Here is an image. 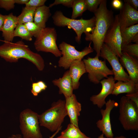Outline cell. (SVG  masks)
Masks as SVG:
<instances>
[{
    "mask_svg": "<svg viewBox=\"0 0 138 138\" xmlns=\"http://www.w3.org/2000/svg\"><path fill=\"white\" fill-rule=\"evenodd\" d=\"M94 14L95 26L91 33H85V39L93 43V49L96 53V55L99 57L105 37L113 22L114 16L113 11L108 9L106 0H101Z\"/></svg>",
    "mask_w": 138,
    "mask_h": 138,
    "instance_id": "cell-1",
    "label": "cell"
},
{
    "mask_svg": "<svg viewBox=\"0 0 138 138\" xmlns=\"http://www.w3.org/2000/svg\"><path fill=\"white\" fill-rule=\"evenodd\" d=\"M0 46V56L6 61L16 62L23 58L34 64L39 71H42L44 66V60L39 54L31 51L22 41L13 43L4 42Z\"/></svg>",
    "mask_w": 138,
    "mask_h": 138,
    "instance_id": "cell-2",
    "label": "cell"
},
{
    "mask_svg": "<svg viewBox=\"0 0 138 138\" xmlns=\"http://www.w3.org/2000/svg\"><path fill=\"white\" fill-rule=\"evenodd\" d=\"M67 115L65 101L59 99L54 102L50 108L39 114V123L40 125L45 127L50 131L55 132L62 128V123Z\"/></svg>",
    "mask_w": 138,
    "mask_h": 138,
    "instance_id": "cell-3",
    "label": "cell"
},
{
    "mask_svg": "<svg viewBox=\"0 0 138 138\" xmlns=\"http://www.w3.org/2000/svg\"><path fill=\"white\" fill-rule=\"evenodd\" d=\"M54 24L58 27L67 26L73 29L75 32L76 42L81 41L82 34L83 33L91 32L95 26V17L94 16L89 19L82 18L79 19H72L65 16L60 11H56L52 17Z\"/></svg>",
    "mask_w": 138,
    "mask_h": 138,
    "instance_id": "cell-4",
    "label": "cell"
},
{
    "mask_svg": "<svg viewBox=\"0 0 138 138\" xmlns=\"http://www.w3.org/2000/svg\"><path fill=\"white\" fill-rule=\"evenodd\" d=\"M119 119L127 131L138 130V107L126 96L121 98L119 104Z\"/></svg>",
    "mask_w": 138,
    "mask_h": 138,
    "instance_id": "cell-5",
    "label": "cell"
},
{
    "mask_svg": "<svg viewBox=\"0 0 138 138\" xmlns=\"http://www.w3.org/2000/svg\"><path fill=\"white\" fill-rule=\"evenodd\" d=\"M34 43L38 51L50 52L56 57L62 55L56 44L57 34L54 27H47L41 29Z\"/></svg>",
    "mask_w": 138,
    "mask_h": 138,
    "instance_id": "cell-6",
    "label": "cell"
},
{
    "mask_svg": "<svg viewBox=\"0 0 138 138\" xmlns=\"http://www.w3.org/2000/svg\"><path fill=\"white\" fill-rule=\"evenodd\" d=\"M39 114L29 109L19 115L20 128L24 138H43L39 126Z\"/></svg>",
    "mask_w": 138,
    "mask_h": 138,
    "instance_id": "cell-7",
    "label": "cell"
},
{
    "mask_svg": "<svg viewBox=\"0 0 138 138\" xmlns=\"http://www.w3.org/2000/svg\"><path fill=\"white\" fill-rule=\"evenodd\" d=\"M99 57L96 55L94 57H88L83 60L89 81L95 84L99 83L109 75H114L112 70L107 66L106 60H100Z\"/></svg>",
    "mask_w": 138,
    "mask_h": 138,
    "instance_id": "cell-8",
    "label": "cell"
},
{
    "mask_svg": "<svg viewBox=\"0 0 138 138\" xmlns=\"http://www.w3.org/2000/svg\"><path fill=\"white\" fill-rule=\"evenodd\" d=\"M91 42H90L89 46L86 47L82 51H78L75 46L65 42H62L59 47L62 55L58 61L59 66L65 70L68 69L73 61L82 60L85 56L93 52L94 50L91 46Z\"/></svg>",
    "mask_w": 138,
    "mask_h": 138,
    "instance_id": "cell-9",
    "label": "cell"
},
{
    "mask_svg": "<svg viewBox=\"0 0 138 138\" xmlns=\"http://www.w3.org/2000/svg\"><path fill=\"white\" fill-rule=\"evenodd\" d=\"M100 56L107 60L110 64L113 72V78L115 81L127 82L130 80L129 76L120 63L119 57L104 43L100 50Z\"/></svg>",
    "mask_w": 138,
    "mask_h": 138,
    "instance_id": "cell-10",
    "label": "cell"
},
{
    "mask_svg": "<svg viewBox=\"0 0 138 138\" xmlns=\"http://www.w3.org/2000/svg\"><path fill=\"white\" fill-rule=\"evenodd\" d=\"M104 43L107 45L119 58L122 55V38L118 15L114 16L113 22L105 37Z\"/></svg>",
    "mask_w": 138,
    "mask_h": 138,
    "instance_id": "cell-11",
    "label": "cell"
},
{
    "mask_svg": "<svg viewBox=\"0 0 138 138\" xmlns=\"http://www.w3.org/2000/svg\"><path fill=\"white\" fill-rule=\"evenodd\" d=\"M118 104L114 100L109 99L105 104V109L100 110L101 119L98 120L96 122L97 127L107 138H110L114 136L111 123L110 114L112 110L114 107H117Z\"/></svg>",
    "mask_w": 138,
    "mask_h": 138,
    "instance_id": "cell-12",
    "label": "cell"
},
{
    "mask_svg": "<svg viewBox=\"0 0 138 138\" xmlns=\"http://www.w3.org/2000/svg\"><path fill=\"white\" fill-rule=\"evenodd\" d=\"M120 30L133 25L138 24V11L124 3L118 15Z\"/></svg>",
    "mask_w": 138,
    "mask_h": 138,
    "instance_id": "cell-13",
    "label": "cell"
},
{
    "mask_svg": "<svg viewBox=\"0 0 138 138\" xmlns=\"http://www.w3.org/2000/svg\"><path fill=\"white\" fill-rule=\"evenodd\" d=\"M115 81L113 77L111 76L100 82L102 86L100 91L97 95H92L90 98V100L93 105H96L100 109L103 107L106 102V98L112 94Z\"/></svg>",
    "mask_w": 138,
    "mask_h": 138,
    "instance_id": "cell-14",
    "label": "cell"
},
{
    "mask_svg": "<svg viewBox=\"0 0 138 138\" xmlns=\"http://www.w3.org/2000/svg\"><path fill=\"white\" fill-rule=\"evenodd\" d=\"M119 59L121 64L127 71L130 79L138 84V60L137 59L122 52Z\"/></svg>",
    "mask_w": 138,
    "mask_h": 138,
    "instance_id": "cell-15",
    "label": "cell"
},
{
    "mask_svg": "<svg viewBox=\"0 0 138 138\" xmlns=\"http://www.w3.org/2000/svg\"><path fill=\"white\" fill-rule=\"evenodd\" d=\"M65 99V106L71 123L78 127V117L82 110L81 104L78 101L76 95L74 94Z\"/></svg>",
    "mask_w": 138,
    "mask_h": 138,
    "instance_id": "cell-16",
    "label": "cell"
},
{
    "mask_svg": "<svg viewBox=\"0 0 138 138\" xmlns=\"http://www.w3.org/2000/svg\"><path fill=\"white\" fill-rule=\"evenodd\" d=\"M17 17L11 13L5 15L4 24L1 31L4 42H10L13 40L15 30L18 24Z\"/></svg>",
    "mask_w": 138,
    "mask_h": 138,
    "instance_id": "cell-17",
    "label": "cell"
},
{
    "mask_svg": "<svg viewBox=\"0 0 138 138\" xmlns=\"http://www.w3.org/2000/svg\"><path fill=\"white\" fill-rule=\"evenodd\" d=\"M52 82L59 89V94H63L65 98L73 94L72 82L69 70L66 71L62 77L53 80Z\"/></svg>",
    "mask_w": 138,
    "mask_h": 138,
    "instance_id": "cell-18",
    "label": "cell"
},
{
    "mask_svg": "<svg viewBox=\"0 0 138 138\" xmlns=\"http://www.w3.org/2000/svg\"><path fill=\"white\" fill-rule=\"evenodd\" d=\"M69 68L73 90L77 89L80 85V78L86 73L84 63L82 60H76L72 63Z\"/></svg>",
    "mask_w": 138,
    "mask_h": 138,
    "instance_id": "cell-19",
    "label": "cell"
},
{
    "mask_svg": "<svg viewBox=\"0 0 138 138\" xmlns=\"http://www.w3.org/2000/svg\"><path fill=\"white\" fill-rule=\"evenodd\" d=\"M138 91V84L130 80L127 82L118 81L115 83L112 94L117 96L122 93L129 94Z\"/></svg>",
    "mask_w": 138,
    "mask_h": 138,
    "instance_id": "cell-20",
    "label": "cell"
},
{
    "mask_svg": "<svg viewBox=\"0 0 138 138\" xmlns=\"http://www.w3.org/2000/svg\"><path fill=\"white\" fill-rule=\"evenodd\" d=\"M50 8L46 5L37 7L34 12L33 21L41 29L46 27V23L51 15Z\"/></svg>",
    "mask_w": 138,
    "mask_h": 138,
    "instance_id": "cell-21",
    "label": "cell"
},
{
    "mask_svg": "<svg viewBox=\"0 0 138 138\" xmlns=\"http://www.w3.org/2000/svg\"><path fill=\"white\" fill-rule=\"evenodd\" d=\"M55 138H91L87 136L79 128L69 123L67 128L62 131L60 135Z\"/></svg>",
    "mask_w": 138,
    "mask_h": 138,
    "instance_id": "cell-22",
    "label": "cell"
},
{
    "mask_svg": "<svg viewBox=\"0 0 138 138\" xmlns=\"http://www.w3.org/2000/svg\"><path fill=\"white\" fill-rule=\"evenodd\" d=\"M121 50L126 45L131 43L134 36L138 33V24L133 25L121 30Z\"/></svg>",
    "mask_w": 138,
    "mask_h": 138,
    "instance_id": "cell-23",
    "label": "cell"
},
{
    "mask_svg": "<svg viewBox=\"0 0 138 138\" xmlns=\"http://www.w3.org/2000/svg\"><path fill=\"white\" fill-rule=\"evenodd\" d=\"M36 8L26 6L24 7L20 14L17 17L18 24H25L33 22L34 13Z\"/></svg>",
    "mask_w": 138,
    "mask_h": 138,
    "instance_id": "cell-24",
    "label": "cell"
},
{
    "mask_svg": "<svg viewBox=\"0 0 138 138\" xmlns=\"http://www.w3.org/2000/svg\"><path fill=\"white\" fill-rule=\"evenodd\" d=\"M72 7V13L71 18L75 19L81 16L87 10L85 0H74Z\"/></svg>",
    "mask_w": 138,
    "mask_h": 138,
    "instance_id": "cell-25",
    "label": "cell"
},
{
    "mask_svg": "<svg viewBox=\"0 0 138 138\" xmlns=\"http://www.w3.org/2000/svg\"><path fill=\"white\" fill-rule=\"evenodd\" d=\"M14 37H19L28 41L32 40L33 36L27 29L24 24H18L14 32Z\"/></svg>",
    "mask_w": 138,
    "mask_h": 138,
    "instance_id": "cell-26",
    "label": "cell"
},
{
    "mask_svg": "<svg viewBox=\"0 0 138 138\" xmlns=\"http://www.w3.org/2000/svg\"><path fill=\"white\" fill-rule=\"evenodd\" d=\"M121 51L130 56L138 58V44L131 43L125 46Z\"/></svg>",
    "mask_w": 138,
    "mask_h": 138,
    "instance_id": "cell-27",
    "label": "cell"
},
{
    "mask_svg": "<svg viewBox=\"0 0 138 138\" xmlns=\"http://www.w3.org/2000/svg\"><path fill=\"white\" fill-rule=\"evenodd\" d=\"M24 24L30 34L36 38L38 36L42 29L33 21L28 22Z\"/></svg>",
    "mask_w": 138,
    "mask_h": 138,
    "instance_id": "cell-28",
    "label": "cell"
},
{
    "mask_svg": "<svg viewBox=\"0 0 138 138\" xmlns=\"http://www.w3.org/2000/svg\"><path fill=\"white\" fill-rule=\"evenodd\" d=\"M87 10L94 13L97 10L101 0H85Z\"/></svg>",
    "mask_w": 138,
    "mask_h": 138,
    "instance_id": "cell-29",
    "label": "cell"
},
{
    "mask_svg": "<svg viewBox=\"0 0 138 138\" xmlns=\"http://www.w3.org/2000/svg\"><path fill=\"white\" fill-rule=\"evenodd\" d=\"M14 0H0V8L8 11L14 8Z\"/></svg>",
    "mask_w": 138,
    "mask_h": 138,
    "instance_id": "cell-30",
    "label": "cell"
},
{
    "mask_svg": "<svg viewBox=\"0 0 138 138\" xmlns=\"http://www.w3.org/2000/svg\"><path fill=\"white\" fill-rule=\"evenodd\" d=\"M73 1L74 0H55L49 7L50 8L54 5L61 4L68 7H72Z\"/></svg>",
    "mask_w": 138,
    "mask_h": 138,
    "instance_id": "cell-31",
    "label": "cell"
},
{
    "mask_svg": "<svg viewBox=\"0 0 138 138\" xmlns=\"http://www.w3.org/2000/svg\"><path fill=\"white\" fill-rule=\"evenodd\" d=\"M46 0H30L25 5L26 6L36 7L44 5Z\"/></svg>",
    "mask_w": 138,
    "mask_h": 138,
    "instance_id": "cell-32",
    "label": "cell"
},
{
    "mask_svg": "<svg viewBox=\"0 0 138 138\" xmlns=\"http://www.w3.org/2000/svg\"><path fill=\"white\" fill-rule=\"evenodd\" d=\"M42 91L37 82L33 83H32L31 92L34 96H37L38 94Z\"/></svg>",
    "mask_w": 138,
    "mask_h": 138,
    "instance_id": "cell-33",
    "label": "cell"
},
{
    "mask_svg": "<svg viewBox=\"0 0 138 138\" xmlns=\"http://www.w3.org/2000/svg\"><path fill=\"white\" fill-rule=\"evenodd\" d=\"M125 96L133 102L138 107V91L133 93L127 94Z\"/></svg>",
    "mask_w": 138,
    "mask_h": 138,
    "instance_id": "cell-34",
    "label": "cell"
},
{
    "mask_svg": "<svg viewBox=\"0 0 138 138\" xmlns=\"http://www.w3.org/2000/svg\"><path fill=\"white\" fill-rule=\"evenodd\" d=\"M124 3H128L132 8L137 10L138 8V0H125Z\"/></svg>",
    "mask_w": 138,
    "mask_h": 138,
    "instance_id": "cell-35",
    "label": "cell"
},
{
    "mask_svg": "<svg viewBox=\"0 0 138 138\" xmlns=\"http://www.w3.org/2000/svg\"><path fill=\"white\" fill-rule=\"evenodd\" d=\"M112 4L113 8L117 9H120L123 5L122 1L120 0H113Z\"/></svg>",
    "mask_w": 138,
    "mask_h": 138,
    "instance_id": "cell-36",
    "label": "cell"
},
{
    "mask_svg": "<svg viewBox=\"0 0 138 138\" xmlns=\"http://www.w3.org/2000/svg\"><path fill=\"white\" fill-rule=\"evenodd\" d=\"M61 129V128H60L56 131L55 133L53 134L49 138H54V137ZM8 138H21V135L20 134L12 135L10 136Z\"/></svg>",
    "mask_w": 138,
    "mask_h": 138,
    "instance_id": "cell-37",
    "label": "cell"
},
{
    "mask_svg": "<svg viewBox=\"0 0 138 138\" xmlns=\"http://www.w3.org/2000/svg\"><path fill=\"white\" fill-rule=\"evenodd\" d=\"M37 83L43 91L45 90L47 88V86L43 81H39Z\"/></svg>",
    "mask_w": 138,
    "mask_h": 138,
    "instance_id": "cell-38",
    "label": "cell"
},
{
    "mask_svg": "<svg viewBox=\"0 0 138 138\" xmlns=\"http://www.w3.org/2000/svg\"><path fill=\"white\" fill-rule=\"evenodd\" d=\"M5 19V15L0 14V31H2L4 24Z\"/></svg>",
    "mask_w": 138,
    "mask_h": 138,
    "instance_id": "cell-39",
    "label": "cell"
},
{
    "mask_svg": "<svg viewBox=\"0 0 138 138\" xmlns=\"http://www.w3.org/2000/svg\"><path fill=\"white\" fill-rule=\"evenodd\" d=\"M15 4L26 5L29 1V0H14Z\"/></svg>",
    "mask_w": 138,
    "mask_h": 138,
    "instance_id": "cell-40",
    "label": "cell"
},
{
    "mask_svg": "<svg viewBox=\"0 0 138 138\" xmlns=\"http://www.w3.org/2000/svg\"><path fill=\"white\" fill-rule=\"evenodd\" d=\"M132 42L138 44V33L135 35L133 38Z\"/></svg>",
    "mask_w": 138,
    "mask_h": 138,
    "instance_id": "cell-41",
    "label": "cell"
},
{
    "mask_svg": "<svg viewBox=\"0 0 138 138\" xmlns=\"http://www.w3.org/2000/svg\"><path fill=\"white\" fill-rule=\"evenodd\" d=\"M110 138H127L126 137L123 136H117L115 137H111Z\"/></svg>",
    "mask_w": 138,
    "mask_h": 138,
    "instance_id": "cell-42",
    "label": "cell"
},
{
    "mask_svg": "<svg viewBox=\"0 0 138 138\" xmlns=\"http://www.w3.org/2000/svg\"><path fill=\"white\" fill-rule=\"evenodd\" d=\"M98 138H106V137L104 136V134L102 133L98 136Z\"/></svg>",
    "mask_w": 138,
    "mask_h": 138,
    "instance_id": "cell-43",
    "label": "cell"
},
{
    "mask_svg": "<svg viewBox=\"0 0 138 138\" xmlns=\"http://www.w3.org/2000/svg\"><path fill=\"white\" fill-rule=\"evenodd\" d=\"M2 41V40H0V41Z\"/></svg>",
    "mask_w": 138,
    "mask_h": 138,
    "instance_id": "cell-44",
    "label": "cell"
}]
</instances>
